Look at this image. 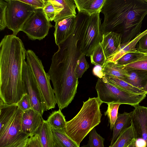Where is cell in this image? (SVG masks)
<instances>
[{"mask_svg": "<svg viewBox=\"0 0 147 147\" xmlns=\"http://www.w3.org/2000/svg\"><path fill=\"white\" fill-rule=\"evenodd\" d=\"M85 26L80 21L76 22L72 35L58 45L53 56L47 73L53 85L56 103L61 110L71 103L77 92L78 84L76 69L81 53L80 40Z\"/></svg>", "mask_w": 147, "mask_h": 147, "instance_id": "cell-1", "label": "cell"}, {"mask_svg": "<svg viewBox=\"0 0 147 147\" xmlns=\"http://www.w3.org/2000/svg\"><path fill=\"white\" fill-rule=\"evenodd\" d=\"M0 48V99L16 104L26 93L22 70L26 51L22 40L13 34L4 37Z\"/></svg>", "mask_w": 147, "mask_h": 147, "instance_id": "cell-2", "label": "cell"}, {"mask_svg": "<svg viewBox=\"0 0 147 147\" xmlns=\"http://www.w3.org/2000/svg\"><path fill=\"white\" fill-rule=\"evenodd\" d=\"M100 12L104 16L101 26L102 34L113 32L121 35L122 45L141 33L147 3L144 0H106Z\"/></svg>", "mask_w": 147, "mask_h": 147, "instance_id": "cell-3", "label": "cell"}, {"mask_svg": "<svg viewBox=\"0 0 147 147\" xmlns=\"http://www.w3.org/2000/svg\"><path fill=\"white\" fill-rule=\"evenodd\" d=\"M102 104L97 97H89L83 102L78 114L66 121L65 132L78 146L90 131L100 123Z\"/></svg>", "mask_w": 147, "mask_h": 147, "instance_id": "cell-4", "label": "cell"}, {"mask_svg": "<svg viewBox=\"0 0 147 147\" xmlns=\"http://www.w3.org/2000/svg\"><path fill=\"white\" fill-rule=\"evenodd\" d=\"M95 89L97 97L102 104L117 103L134 107L139 105L146 95L145 93L136 94L123 90L109 82L104 77L98 78Z\"/></svg>", "mask_w": 147, "mask_h": 147, "instance_id": "cell-5", "label": "cell"}, {"mask_svg": "<svg viewBox=\"0 0 147 147\" xmlns=\"http://www.w3.org/2000/svg\"><path fill=\"white\" fill-rule=\"evenodd\" d=\"M26 62L30 67L40 90L47 110L55 107V97L50 82L40 60L31 50L26 51Z\"/></svg>", "mask_w": 147, "mask_h": 147, "instance_id": "cell-6", "label": "cell"}, {"mask_svg": "<svg viewBox=\"0 0 147 147\" xmlns=\"http://www.w3.org/2000/svg\"><path fill=\"white\" fill-rule=\"evenodd\" d=\"M6 10L7 28L16 36L36 9L19 0H6Z\"/></svg>", "mask_w": 147, "mask_h": 147, "instance_id": "cell-7", "label": "cell"}, {"mask_svg": "<svg viewBox=\"0 0 147 147\" xmlns=\"http://www.w3.org/2000/svg\"><path fill=\"white\" fill-rule=\"evenodd\" d=\"M100 13L88 16L80 40V51L87 57L91 55L94 50L102 41Z\"/></svg>", "mask_w": 147, "mask_h": 147, "instance_id": "cell-8", "label": "cell"}, {"mask_svg": "<svg viewBox=\"0 0 147 147\" xmlns=\"http://www.w3.org/2000/svg\"><path fill=\"white\" fill-rule=\"evenodd\" d=\"M22 80L26 93L30 97L32 109L42 116L47 110L46 104L31 69L25 61L22 67Z\"/></svg>", "mask_w": 147, "mask_h": 147, "instance_id": "cell-9", "label": "cell"}, {"mask_svg": "<svg viewBox=\"0 0 147 147\" xmlns=\"http://www.w3.org/2000/svg\"><path fill=\"white\" fill-rule=\"evenodd\" d=\"M52 25L47 19L42 9H36L24 24L21 31L32 40L43 39Z\"/></svg>", "mask_w": 147, "mask_h": 147, "instance_id": "cell-10", "label": "cell"}, {"mask_svg": "<svg viewBox=\"0 0 147 147\" xmlns=\"http://www.w3.org/2000/svg\"><path fill=\"white\" fill-rule=\"evenodd\" d=\"M131 125L137 147H147V107L139 105L134 106Z\"/></svg>", "mask_w": 147, "mask_h": 147, "instance_id": "cell-11", "label": "cell"}, {"mask_svg": "<svg viewBox=\"0 0 147 147\" xmlns=\"http://www.w3.org/2000/svg\"><path fill=\"white\" fill-rule=\"evenodd\" d=\"M23 112L18 108L11 118L0 129V147H4L22 133V120Z\"/></svg>", "mask_w": 147, "mask_h": 147, "instance_id": "cell-12", "label": "cell"}, {"mask_svg": "<svg viewBox=\"0 0 147 147\" xmlns=\"http://www.w3.org/2000/svg\"><path fill=\"white\" fill-rule=\"evenodd\" d=\"M77 20L76 17H70L55 22L54 34L56 44L58 46L70 37L75 28Z\"/></svg>", "mask_w": 147, "mask_h": 147, "instance_id": "cell-13", "label": "cell"}, {"mask_svg": "<svg viewBox=\"0 0 147 147\" xmlns=\"http://www.w3.org/2000/svg\"><path fill=\"white\" fill-rule=\"evenodd\" d=\"M43 119L42 116L33 109L23 113L21 128L22 133L30 136L36 134Z\"/></svg>", "mask_w": 147, "mask_h": 147, "instance_id": "cell-14", "label": "cell"}, {"mask_svg": "<svg viewBox=\"0 0 147 147\" xmlns=\"http://www.w3.org/2000/svg\"><path fill=\"white\" fill-rule=\"evenodd\" d=\"M50 0L54 9L55 22L59 20L76 16V7L74 0Z\"/></svg>", "mask_w": 147, "mask_h": 147, "instance_id": "cell-15", "label": "cell"}, {"mask_svg": "<svg viewBox=\"0 0 147 147\" xmlns=\"http://www.w3.org/2000/svg\"><path fill=\"white\" fill-rule=\"evenodd\" d=\"M121 36L113 32L102 34L101 43L106 60L114 55L121 47Z\"/></svg>", "mask_w": 147, "mask_h": 147, "instance_id": "cell-16", "label": "cell"}, {"mask_svg": "<svg viewBox=\"0 0 147 147\" xmlns=\"http://www.w3.org/2000/svg\"><path fill=\"white\" fill-rule=\"evenodd\" d=\"M78 12L90 16L100 13L106 0H74Z\"/></svg>", "mask_w": 147, "mask_h": 147, "instance_id": "cell-17", "label": "cell"}, {"mask_svg": "<svg viewBox=\"0 0 147 147\" xmlns=\"http://www.w3.org/2000/svg\"><path fill=\"white\" fill-rule=\"evenodd\" d=\"M132 111L118 113L117 119L113 128V134L111 145L115 142L121 133L131 125V115Z\"/></svg>", "mask_w": 147, "mask_h": 147, "instance_id": "cell-18", "label": "cell"}, {"mask_svg": "<svg viewBox=\"0 0 147 147\" xmlns=\"http://www.w3.org/2000/svg\"><path fill=\"white\" fill-rule=\"evenodd\" d=\"M102 71L103 75L111 76L123 80L128 76V71L125 69L124 66L109 61H106L102 67Z\"/></svg>", "mask_w": 147, "mask_h": 147, "instance_id": "cell-19", "label": "cell"}, {"mask_svg": "<svg viewBox=\"0 0 147 147\" xmlns=\"http://www.w3.org/2000/svg\"><path fill=\"white\" fill-rule=\"evenodd\" d=\"M128 71V76L124 81L135 87L143 90L147 81V71L133 69Z\"/></svg>", "mask_w": 147, "mask_h": 147, "instance_id": "cell-20", "label": "cell"}, {"mask_svg": "<svg viewBox=\"0 0 147 147\" xmlns=\"http://www.w3.org/2000/svg\"><path fill=\"white\" fill-rule=\"evenodd\" d=\"M43 147H55L52 129L46 120H43L37 132Z\"/></svg>", "mask_w": 147, "mask_h": 147, "instance_id": "cell-21", "label": "cell"}, {"mask_svg": "<svg viewBox=\"0 0 147 147\" xmlns=\"http://www.w3.org/2000/svg\"><path fill=\"white\" fill-rule=\"evenodd\" d=\"M52 129L55 147H80L65 130Z\"/></svg>", "mask_w": 147, "mask_h": 147, "instance_id": "cell-22", "label": "cell"}, {"mask_svg": "<svg viewBox=\"0 0 147 147\" xmlns=\"http://www.w3.org/2000/svg\"><path fill=\"white\" fill-rule=\"evenodd\" d=\"M18 108L16 103H6L0 99V129L13 115Z\"/></svg>", "mask_w": 147, "mask_h": 147, "instance_id": "cell-23", "label": "cell"}, {"mask_svg": "<svg viewBox=\"0 0 147 147\" xmlns=\"http://www.w3.org/2000/svg\"><path fill=\"white\" fill-rule=\"evenodd\" d=\"M103 77L109 83L123 90L136 94H146L143 90L135 87L117 78L106 75H104Z\"/></svg>", "mask_w": 147, "mask_h": 147, "instance_id": "cell-24", "label": "cell"}, {"mask_svg": "<svg viewBox=\"0 0 147 147\" xmlns=\"http://www.w3.org/2000/svg\"><path fill=\"white\" fill-rule=\"evenodd\" d=\"M46 121L52 129L65 130L66 121L60 110L53 112Z\"/></svg>", "mask_w": 147, "mask_h": 147, "instance_id": "cell-25", "label": "cell"}, {"mask_svg": "<svg viewBox=\"0 0 147 147\" xmlns=\"http://www.w3.org/2000/svg\"><path fill=\"white\" fill-rule=\"evenodd\" d=\"M135 138V135L132 125L123 131L114 143L109 147H123Z\"/></svg>", "mask_w": 147, "mask_h": 147, "instance_id": "cell-26", "label": "cell"}, {"mask_svg": "<svg viewBox=\"0 0 147 147\" xmlns=\"http://www.w3.org/2000/svg\"><path fill=\"white\" fill-rule=\"evenodd\" d=\"M90 57L91 63L103 67L107 60L101 42L94 50Z\"/></svg>", "mask_w": 147, "mask_h": 147, "instance_id": "cell-27", "label": "cell"}, {"mask_svg": "<svg viewBox=\"0 0 147 147\" xmlns=\"http://www.w3.org/2000/svg\"><path fill=\"white\" fill-rule=\"evenodd\" d=\"M146 53L141 52L137 50L125 54L115 62L118 65L125 66L137 60Z\"/></svg>", "mask_w": 147, "mask_h": 147, "instance_id": "cell-28", "label": "cell"}, {"mask_svg": "<svg viewBox=\"0 0 147 147\" xmlns=\"http://www.w3.org/2000/svg\"><path fill=\"white\" fill-rule=\"evenodd\" d=\"M104 141L105 139L98 134L94 128L89 133L87 144L82 147H105Z\"/></svg>", "mask_w": 147, "mask_h": 147, "instance_id": "cell-29", "label": "cell"}, {"mask_svg": "<svg viewBox=\"0 0 147 147\" xmlns=\"http://www.w3.org/2000/svg\"><path fill=\"white\" fill-rule=\"evenodd\" d=\"M107 104V109L105 112V116L107 115L108 117L110 125V129L112 130L117 119L119 108L121 104L116 103H110Z\"/></svg>", "mask_w": 147, "mask_h": 147, "instance_id": "cell-30", "label": "cell"}, {"mask_svg": "<svg viewBox=\"0 0 147 147\" xmlns=\"http://www.w3.org/2000/svg\"><path fill=\"white\" fill-rule=\"evenodd\" d=\"M127 71L140 69L147 71V53L137 60L124 66Z\"/></svg>", "mask_w": 147, "mask_h": 147, "instance_id": "cell-31", "label": "cell"}, {"mask_svg": "<svg viewBox=\"0 0 147 147\" xmlns=\"http://www.w3.org/2000/svg\"><path fill=\"white\" fill-rule=\"evenodd\" d=\"M29 135L22 133L4 147H26Z\"/></svg>", "mask_w": 147, "mask_h": 147, "instance_id": "cell-32", "label": "cell"}, {"mask_svg": "<svg viewBox=\"0 0 147 147\" xmlns=\"http://www.w3.org/2000/svg\"><path fill=\"white\" fill-rule=\"evenodd\" d=\"M85 55L81 53L77 67L76 73L78 78H81L84 73L89 67V65L85 58Z\"/></svg>", "mask_w": 147, "mask_h": 147, "instance_id": "cell-33", "label": "cell"}, {"mask_svg": "<svg viewBox=\"0 0 147 147\" xmlns=\"http://www.w3.org/2000/svg\"><path fill=\"white\" fill-rule=\"evenodd\" d=\"M16 104L18 108L23 112L32 109L30 97L27 93L24 94Z\"/></svg>", "mask_w": 147, "mask_h": 147, "instance_id": "cell-34", "label": "cell"}, {"mask_svg": "<svg viewBox=\"0 0 147 147\" xmlns=\"http://www.w3.org/2000/svg\"><path fill=\"white\" fill-rule=\"evenodd\" d=\"M7 3L5 0H0V30H2L6 27V10Z\"/></svg>", "mask_w": 147, "mask_h": 147, "instance_id": "cell-35", "label": "cell"}, {"mask_svg": "<svg viewBox=\"0 0 147 147\" xmlns=\"http://www.w3.org/2000/svg\"><path fill=\"white\" fill-rule=\"evenodd\" d=\"M42 10L49 21H54L55 13L53 5L50 0L46 1Z\"/></svg>", "mask_w": 147, "mask_h": 147, "instance_id": "cell-36", "label": "cell"}, {"mask_svg": "<svg viewBox=\"0 0 147 147\" xmlns=\"http://www.w3.org/2000/svg\"><path fill=\"white\" fill-rule=\"evenodd\" d=\"M20 1L26 3L35 9H42L44 7L46 0H19Z\"/></svg>", "mask_w": 147, "mask_h": 147, "instance_id": "cell-37", "label": "cell"}, {"mask_svg": "<svg viewBox=\"0 0 147 147\" xmlns=\"http://www.w3.org/2000/svg\"><path fill=\"white\" fill-rule=\"evenodd\" d=\"M26 147H43L38 134L30 137Z\"/></svg>", "mask_w": 147, "mask_h": 147, "instance_id": "cell-38", "label": "cell"}, {"mask_svg": "<svg viewBox=\"0 0 147 147\" xmlns=\"http://www.w3.org/2000/svg\"><path fill=\"white\" fill-rule=\"evenodd\" d=\"M137 50L143 53H147V32L138 41Z\"/></svg>", "mask_w": 147, "mask_h": 147, "instance_id": "cell-39", "label": "cell"}, {"mask_svg": "<svg viewBox=\"0 0 147 147\" xmlns=\"http://www.w3.org/2000/svg\"><path fill=\"white\" fill-rule=\"evenodd\" d=\"M93 74L99 78L103 77V74L102 71V67L99 65L94 67L93 70Z\"/></svg>", "mask_w": 147, "mask_h": 147, "instance_id": "cell-40", "label": "cell"}, {"mask_svg": "<svg viewBox=\"0 0 147 147\" xmlns=\"http://www.w3.org/2000/svg\"><path fill=\"white\" fill-rule=\"evenodd\" d=\"M143 90L146 94H147V81L143 89Z\"/></svg>", "mask_w": 147, "mask_h": 147, "instance_id": "cell-41", "label": "cell"}, {"mask_svg": "<svg viewBox=\"0 0 147 147\" xmlns=\"http://www.w3.org/2000/svg\"><path fill=\"white\" fill-rule=\"evenodd\" d=\"M144 1L147 3V0H144Z\"/></svg>", "mask_w": 147, "mask_h": 147, "instance_id": "cell-42", "label": "cell"}]
</instances>
